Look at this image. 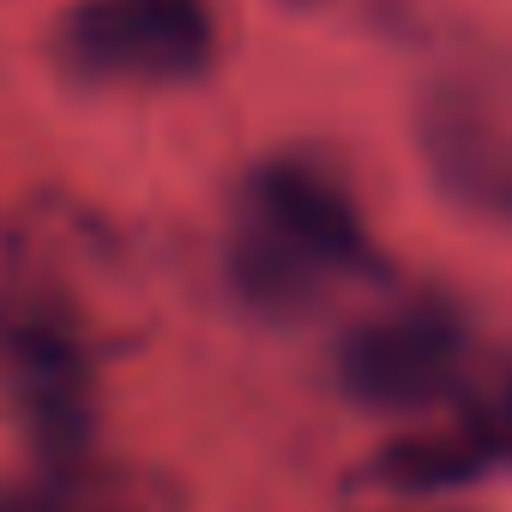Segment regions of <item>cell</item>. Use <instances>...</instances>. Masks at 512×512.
<instances>
[{
    "label": "cell",
    "mask_w": 512,
    "mask_h": 512,
    "mask_svg": "<svg viewBox=\"0 0 512 512\" xmlns=\"http://www.w3.org/2000/svg\"><path fill=\"white\" fill-rule=\"evenodd\" d=\"M223 272L253 314L308 320L344 284L380 272V253L344 175L308 151H278L241 175Z\"/></svg>",
    "instance_id": "1"
},
{
    "label": "cell",
    "mask_w": 512,
    "mask_h": 512,
    "mask_svg": "<svg viewBox=\"0 0 512 512\" xmlns=\"http://www.w3.org/2000/svg\"><path fill=\"white\" fill-rule=\"evenodd\" d=\"M0 380L49 458H85L103 386V320L49 235L19 229L0 253Z\"/></svg>",
    "instance_id": "2"
},
{
    "label": "cell",
    "mask_w": 512,
    "mask_h": 512,
    "mask_svg": "<svg viewBox=\"0 0 512 512\" xmlns=\"http://www.w3.org/2000/svg\"><path fill=\"white\" fill-rule=\"evenodd\" d=\"M428 181L476 223L512 229V43L440 55L410 109Z\"/></svg>",
    "instance_id": "3"
},
{
    "label": "cell",
    "mask_w": 512,
    "mask_h": 512,
    "mask_svg": "<svg viewBox=\"0 0 512 512\" xmlns=\"http://www.w3.org/2000/svg\"><path fill=\"white\" fill-rule=\"evenodd\" d=\"M55 61L79 85L169 91L217 61L211 0H79L55 25Z\"/></svg>",
    "instance_id": "4"
},
{
    "label": "cell",
    "mask_w": 512,
    "mask_h": 512,
    "mask_svg": "<svg viewBox=\"0 0 512 512\" xmlns=\"http://www.w3.org/2000/svg\"><path fill=\"white\" fill-rule=\"evenodd\" d=\"M464 362H470V320L446 296H398L344 332L338 386L362 410L410 416L452 398Z\"/></svg>",
    "instance_id": "5"
},
{
    "label": "cell",
    "mask_w": 512,
    "mask_h": 512,
    "mask_svg": "<svg viewBox=\"0 0 512 512\" xmlns=\"http://www.w3.org/2000/svg\"><path fill=\"white\" fill-rule=\"evenodd\" d=\"M0 512H181V500L145 470L61 458L25 482H0Z\"/></svg>",
    "instance_id": "6"
},
{
    "label": "cell",
    "mask_w": 512,
    "mask_h": 512,
    "mask_svg": "<svg viewBox=\"0 0 512 512\" xmlns=\"http://www.w3.org/2000/svg\"><path fill=\"white\" fill-rule=\"evenodd\" d=\"M506 440H512V410H506Z\"/></svg>",
    "instance_id": "7"
}]
</instances>
